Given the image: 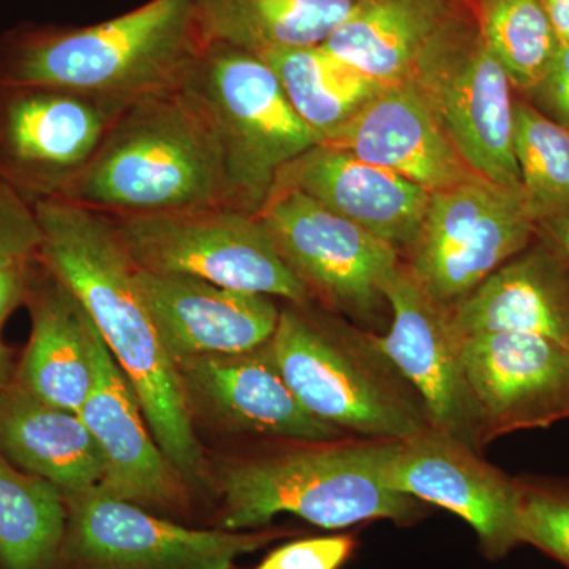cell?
Returning a JSON list of instances; mask_svg holds the SVG:
<instances>
[{
  "mask_svg": "<svg viewBox=\"0 0 569 569\" xmlns=\"http://www.w3.org/2000/svg\"><path fill=\"white\" fill-rule=\"evenodd\" d=\"M39 258L77 296L140 399L167 459L189 486L206 477L204 456L181 378L138 284V266L111 217L66 200L33 204Z\"/></svg>",
  "mask_w": 569,
  "mask_h": 569,
  "instance_id": "1",
  "label": "cell"
},
{
  "mask_svg": "<svg viewBox=\"0 0 569 569\" xmlns=\"http://www.w3.org/2000/svg\"><path fill=\"white\" fill-rule=\"evenodd\" d=\"M208 43L193 0H149L88 28L13 29L0 39V84L134 102L181 89Z\"/></svg>",
  "mask_w": 569,
  "mask_h": 569,
  "instance_id": "2",
  "label": "cell"
},
{
  "mask_svg": "<svg viewBox=\"0 0 569 569\" xmlns=\"http://www.w3.org/2000/svg\"><path fill=\"white\" fill-rule=\"evenodd\" d=\"M61 200L116 219L236 208L219 142L182 89L130 103Z\"/></svg>",
  "mask_w": 569,
  "mask_h": 569,
  "instance_id": "3",
  "label": "cell"
},
{
  "mask_svg": "<svg viewBox=\"0 0 569 569\" xmlns=\"http://www.w3.org/2000/svg\"><path fill=\"white\" fill-rule=\"evenodd\" d=\"M395 441H295L290 448L224 463L217 471L220 529H258L283 512L326 530L370 520L413 526L429 516L425 501L387 488L381 478Z\"/></svg>",
  "mask_w": 569,
  "mask_h": 569,
  "instance_id": "4",
  "label": "cell"
},
{
  "mask_svg": "<svg viewBox=\"0 0 569 569\" xmlns=\"http://www.w3.org/2000/svg\"><path fill=\"white\" fill-rule=\"evenodd\" d=\"M288 387L309 413L347 437L406 440L429 429L426 408L373 332L287 302L271 339Z\"/></svg>",
  "mask_w": 569,
  "mask_h": 569,
  "instance_id": "5",
  "label": "cell"
},
{
  "mask_svg": "<svg viewBox=\"0 0 569 569\" xmlns=\"http://www.w3.org/2000/svg\"><path fill=\"white\" fill-rule=\"evenodd\" d=\"M181 89L219 142L236 208L260 212L280 171L320 142L253 52L209 41Z\"/></svg>",
  "mask_w": 569,
  "mask_h": 569,
  "instance_id": "6",
  "label": "cell"
},
{
  "mask_svg": "<svg viewBox=\"0 0 569 569\" xmlns=\"http://www.w3.org/2000/svg\"><path fill=\"white\" fill-rule=\"evenodd\" d=\"M407 80L426 97L479 176L522 190L512 138L515 88L486 43L473 9L458 3Z\"/></svg>",
  "mask_w": 569,
  "mask_h": 569,
  "instance_id": "7",
  "label": "cell"
},
{
  "mask_svg": "<svg viewBox=\"0 0 569 569\" xmlns=\"http://www.w3.org/2000/svg\"><path fill=\"white\" fill-rule=\"evenodd\" d=\"M138 268L197 277L233 290L310 305L309 290L277 250L260 213L233 206L116 219Z\"/></svg>",
  "mask_w": 569,
  "mask_h": 569,
  "instance_id": "8",
  "label": "cell"
},
{
  "mask_svg": "<svg viewBox=\"0 0 569 569\" xmlns=\"http://www.w3.org/2000/svg\"><path fill=\"white\" fill-rule=\"evenodd\" d=\"M258 213L312 301L361 325L389 309L385 288L403 260L395 247L298 190H272Z\"/></svg>",
  "mask_w": 569,
  "mask_h": 569,
  "instance_id": "9",
  "label": "cell"
},
{
  "mask_svg": "<svg viewBox=\"0 0 569 569\" xmlns=\"http://www.w3.org/2000/svg\"><path fill=\"white\" fill-rule=\"evenodd\" d=\"M535 238L537 220L522 190L477 176L432 193L403 261L433 298L455 306Z\"/></svg>",
  "mask_w": 569,
  "mask_h": 569,
  "instance_id": "10",
  "label": "cell"
},
{
  "mask_svg": "<svg viewBox=\"0 0 569 569\" xmlns=\"http://www.w3.org/2000/svg\"><path fill=\"white\" fill-rule=\"evenodd\" d=\"M61 557L78 569H233L284 530H193L99 488L66 497Z\"/></svg>",
  "mask_w": 569,
  "mask_h": 569,
  "instance_id": "11",
  "label": "cell"
},
{
  "mask_svg": "<svg viewBox=\"0 0 569 569\" xmlns=\"http://www.w3.org/2000/svg\"><path fill=\"white\" fill-rule=\"evenodd\" d=\"M130 103L0 84V181L32 206L61 200Z\"/></svg>",
  "mask_w": 569,
  "mask_h": 569,
  "instance_id": "12",
  "label": "cell"
},
{
  "mask_svg": "<svg viewBox=\"0 0 569 569\" xmlns=\"http://www.w3.org/2000/svg\"><path fill=\"white\" fill-rule=\"evenodd\" d=\"M381 478L387 488L466 520L486 559H505L522 545V481L490 466L458 438L429 427L396 440Z\"/></svg>",
  "mask_w": 569,
  "mask_h": 569,
  "instance_id": "13",
  "label": "cell"
},
{
  "mask_svg": "<svg viewBox=\"0 0 569 569\" xmlns=\"http://www.w3.org/2000/svg\"><path fill=\"white\" fill-rule=\"evenodd\" d=\"M477 448L569 419V347L530 332L463 337Z\"/></svg>",
  "mask_w": 569,
  "mask_h": 569,
  "instance_id": "14",
  "label": "cell"
},
{
  "mask_svg": "<svg viewBox=\"0 0 569 569\" xmlns=\"http://www.w3.org/2000/svg\"><path fill=\"white\" fill-rule=\"evenodd\" d=\"M391 310L387 335L376 343L417 391L430 427L477 448L473 402L463 367V336L443 305L422 287L406 261L385 288Z\"/></svg>",
  "mask_w": 569,
  "mask_h": 569,
  "instance_id": "15",
  "label": "cell"
},
{
  "mask_svg": "<svg viewBox=\"0 0 569 569\" xmlns=\"http://www.w3.org/2000/svg\"><path fill=\"white\" fill-rule=\"evenodd\" d=\"M190 410L230 432L287 441L346 438L301 406L277 365L271 340L242 353L174 359Z\"/></svg>",
  "mask_w": 569,
  "mask_h": 569,
  "instance_id": "16",
  "label": "cell"
},
{
  "mask_svg": "<svg viewBox=\"0 0 569 569\" xmlns=\"http://www.w3.org/2000/svg\"><path fill=\"white\" fill-rule=\"evenodd\" d=\"M80 415L104 462L99 489L157 511L189 507V485L149 436L140 399L107 343L93 351V385Z\"/></svg>",
  "mask_w": 569,
  "mask_h": 569,
  "instance_id": "17",
  "label": "cell"
},
{
  "mask_svg": "<svg viewBox=\"0 0 569 569\" xmlns=\"http://www.w3.org/2000/svg\"><path fill=\"white\" fill-rule=\"evenodd\" d=\"M320 144L346 149L430 193L479 176L426 97L408 80L383 86L353 119Z\"/></svg>",
  "mask_w": 569,
  "mask_h": 569,
  "instance_id": "18",
  "label": "cell"
},
{
  "mask_svg": "<svg viewBox=\"0 0 569 569\" xmlns=\"http://www.w3.org/2000/svg\"><path fill=\"white\" fill-rule=\"evenodd\" d=\"M138 284L171 358L242 353L268 343L279 323L271 296L138 268Z\"/></svg>",
  "mask_w": 569,
  "mask_h": 569,
  "instance_id": "19",
  "label": "cell"
},
{
  "mask_svg": "<svg viewBox=\"0 0 569 569\" xmlns=\"http://www.w3.org/2000/svg\"><path fill=\"white\" fill-rule=\"evenodd\" d=\"M274 189L307 194L406 257L432 193L336 146L317 144L280 171ZM272 189V190H274Z\"/></svg>",
  "mask_w": 569,
  "mask_h": 569,
  "instance_id": "20",
  "label": "cell"
},
{
  "mask_svg": "<svg viewBox=\"0 0 569 569\" xmlns=\"http://www.w3.org/2000/svg\"><path fill=\"white\" fill-rule=\"evenodd\" d=\"M24 305L31 337L14 383L51 406L80 413L93 385L100 331L84 307L37 254Z\"/></svg>",
  "mask_w": 569,
  "mask_h": 569,
  "instance_id": "21",
  "label": "cell"
},
{
  "mask_svg": "<svg viewBox=\"0 0 569 569\" xmlns=\"http://www.w3.org/2000/svg\"><path fill=\"white\" fill-rule=\"evenodd\" d=\"M451 309L463 337L530 332L569 347V268L535 238Z\"/></svg>",
  "mask_w": 569,
  "mask_h": 569,
  "instance_id": "22",
  "label": "cell"
},
{
  "mask_svg": "<svg viewBox=\"0 0 569 569\" xmlns=\"http://www.w3.org/2000/svg\"><path fill=\"white\" fill-rule=\"evenodd\" d=\"M0 451L63 497L99 488L104 462L80 415L43 402L11 381L0 389Z\"/></svg>",
  "mask_w": 569,
  "mask_h": 569,
  "instance_id": "23",
  "label": "cell"
},
{
  "mask_svg": "<svg viewBox=\"0 0 569 569\" xmlns=\"http://www.w3.org/2000/svg\"><path fill=\"white\" fill-rule=\"evenodd\" d=\"M458 3V0H356L347 20L323 47L381 84H396L407 80L418 56Z\"/></svg>",
  "mask_w": 569,
  "mask_h": 569,
  "instance_id": "24",
  "label": "cell"
},
{
  "mask_svg": "<svg viewBox=\"0 0 569 569\" xmlns=\"http://www.w3.org/2000/svg\"><path fill=\"white\" fill-rule=\"evenodd\" d=\"M208 41L257 56L323 44L356 0H193Z\"/></svg>",
  "mask_w": 569,
  "mask_h": 569,
  "instance_id": "25",
  "label": "cell"
},
{
  "mask_svg": "<svg viewBox=\"0 0 569 569\" xmlns=\"http://www.w3.org/2000/svg\"><path fill=\"white\" fill-rule=\"evenodd\" d=\"M260 58L274 70L288 100L320 142L342 129L385 86L323 44L268 52Z\"/></svg>",
  "mask_w": 569,
  "mask_h": 569,
  "instance_id": "26",
  "label": "cell"
},
{
  "mask_svg": "<svg viewBox=\"0 0 569 569\" xmlns=\"http://www.w3.org/2000/svg\"><path fill=\"white\" fill-rule=\"evenodd\" d=\"M66 526L61 490L0 451V568L51 569L61 557Z\"/></svg>",
  "mask_w": 569,
  "mask_h": 569,
  "instance_id": "27",
  "label": "cell"
},
{
  "mask_svg": "<svg viewBox=\"0 0 569 569\" xmlns=\"http://www.w3.org/2000/svg\"><path fill=\"white\" fill-rule=\"evenodd\" d=\"M515 156L523 197L535 220L569 213V130L515 97Z\"/></svg>",
  "mask_w": 569,
  "mask_h": 569,
  "instance_id": "28",
  "label": "cell"
},
{
  "mask_svg": "<svg viewBox=\"0 0 569 569\" xmlns=\"http://www.w3.org/2000/svg\"><path fill=\"white\" fill-rule=\"evenodd\" d=\"M473 10L515 91H529L560 44L541 0H477Z\"/></svg>",
  "mask_w": 569,
  "mask_h": 569,
  "instance_id": "29",
  "label": "cell"
},
{
  "mask_svg": "<svg viewBox=\"0 0 569 569\" xmlns=\"http://www.w3.org/2000/svg\"><path fill=\"white\" fill-rule=\"evenodd\" d=\"M520 541L569 569V485L522 479Z\"/></svg>",
  "mask_w": 569,
  "mask_h": 569,
  "instance_id": "30",
  "label": "cell"
},
{
  "mask_svg": "<svg viewBox=\"0 0 569 569\" xmlns=\"http://www.w3.org/2000/svg\"><path fill=\"white\" fill-rule=\"evenodd\" d=\"M356 548L353 533L298 539L272 550L254 569H340Z\"/></svg>",
  "mask_w": 569,
  "mask_h": 569,
  "instance_id": "31",
  "label": "cell"
},
{
  "mask_svg": "<svg viewBox=\"0 0 569 569\" xmlns=\"http://www.w3.org/2000/svg\"><path fill=\"white\" fill-rule=\"evenodd\" d=\"M41 231L33 206L0 181V252L37 257Z\"/></svg>",
  "mask_w": 569,
  "mask_h": 569,
  "instance_id": "32",
  "label": "cell"
},
{
  "mask_svg": "<svg viewBox=\"0 0 569 569\" xmlns=\"http://www.w3.org/2000/svg\"><path fill=\"white\" fill-rule=\"evenodd\" d=\"M520 97L549 121L569 130V44H559L542 77Z\"/></svg>",
  "mask_w": 569,
  "mask_h": 569,
  "instance_id": "33",
  "label": "cell"
},
{
  "mask_svg": "<svg viewBox=\"0 0 569 569\" xmlns=\"http://www.w3.org/2000/svg\"><path fill=\"white\" fill-rule=\"evenodd\" d=\"M36 257L0 252V331L7 318L24 305Z\"/></svg>",
  "mask_w": 569,
  "mask_h": 569,
  "instance_id": "34",
  "label": "cell"
},
{
  "mask_svg": "<svg viewBox=\"0 0 569 569\" xmlns=\"http://www.w3.org/2000/svg\"><path fill=\"white\" fill-rule=\"evenodd\" d=\"M537 239L559 254L569 268V213L538 222Z\"/></svg>",
  "mask_w": 569,
  "mask_h": 569,
  "instance_id": "35",
  "label": "cell"
},
{
  "mask_svg": "<svg viewBox=\"0 0 569 569\" xmlns=\"http://www.w3.org/2000/svg\"><path fill=\"white\" fill-rule=\"evenodd\" d=\"M560 44H569V0H541Z\"/></svg>",
  "mask_w": 569,
  "mask_h": 569,
  "instance_id": "36",
  "label": "cell"
},
{
  "mask_svg": "<svg viewBox=\"0 0 569 569\" xmlns=\"http://www.w3.org/2000/svg\"><path fill=\"white\" fill-rule=\"evenodd\" d=\"M14 372H17V367L13 365L11 350L0 337V389L6 388L14 380Z\"/></svg>",
  "mask_w": 569,
  "mask_h": 569,
  "instance_id": "37",
  "label": "cell"
}]
</instances>
